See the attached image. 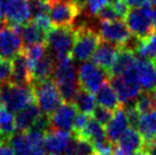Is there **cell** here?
<instances>
[{
	"instance_id": "cell-23",
	"label": "cell",
	"mask_w": 156,
	"mask_h": 155,
	"mask_svg": "<svg viewBox=\"0 0 156 155\" xmlns=\"http://www.w3.org/2000/svg\"><path fill=\"white\" fill-rule=\"evenodd\" d=\"M96 102L97 105H100L103 107H106L111 111H116L117 108L122 106L120 98L117 96L116 91L114 90L112 85L108 82H106L105 85L100 87L98 90L96 91Z\"/></svg>"
},
{
	"instance_id": "cell-27",
	"label": "cell",
	"mask_w": 156,
	"mask_h": 155,
	"mask_svg": "<svg viewBox=\"0 0 156 155\" xmlns=\"http://www.w3.org/2000/svg\"><path fill=\"white\" fill-rule=\"evenodd\" d=\"M75 137V136H74ZM78 137H82L88 139L91 144L94 145L96 142H103L105 139H108L106 137V132H105V128L103 124H100L98 121H96L94 117H90V120L88 122V124L86 125V128L83 130L81 135Z\"/></svg>"
},
{
	"instance_id": "cell-6",
	"label": "cell",
	"mask_w": 156,
	"mask_h": 155,
	"mask_svg": "<svg viewBox=\"0 0 156 155\" xmlns=\"http://www.w3.org/2000/svg\"><path fill=\"white\" fill-rule=\"evenodd\" d=\"M109 83L116 91L122 106L134 104L141 94V87L137 79L136 66L120 77H111Z\"/></svg>"
},
{
	"instance_id": "cell-36",
	"label": "cell",
	"mask_w": 156,
	"mask_h": 155,
	"mask_svg": "<svg viewBox=\"0 0 156 155\" xmlns=\"http://www.w3.org/2000/svg\"><path fill=\"white\" fill-rule=\"evenodd\" d=\"M113 114H114L113 111H111V110L106 107H103L100 105H97L95 110H94V112H92V117L96 121H98L100 124L106 125L108 123V121L112 119Z\"/></svg>"
},
{
	"instance_id": "cell-2",
	"label": "cell",
	"mask_w": 156,
	"mask_h": 155,
	"mask_svg": "<svg viewBox=\"0 0 156 155\" xmlns=\"http://www.w3.org/2000/svg\"><path fill=\"white\" fill-rule=\"evenodd\" d=\"M31 87H32L34 100L37 102L42 114H46L48 116L51 115L64 103L56 83L52 79L32 82Z\"/></svg>"
},
{
	"instance_id": "cell-1",
	"label": "cell",
	"mask_w": 156,
	"mask_h": 155,
	"mask_svg": "<svg viewBox=\"0 0 156 155\" xmlns=\"http://www.w3.org/2000/svg\"><path fill=\"white\" fill-rule=\"evenodd\" d=\"M52 80L56 83L62 98L66 103H72L80 89L78 81V67L72 57L56 60Z\"/></svg>"
},
{
	"instance_id": "cell-15",
	"label": "cell",
	"mask_w": 156,
	"mask_h": 155,
	"mask_svg": "<svg viewBox=\"0 0 156 155\" xmlns=\"http://www.w3.org/2000/svg\"><path fill=\"white\" fill-rule=\"evenodd\" d=\"M72 142V134L49 130L44 136V146L48 155H66Z\"/></svg>"
},
{
	"instance_id": "cell-24",
	"label": "cell",
	"mask_w": 156,
	"mask_h": 155,
	"mask_svg": "<svg viewBox=\"0 0 156 155\" xmlns=\"http://www.w3.org/2000/svg\"><path fill=\"white\" fill-rule=\"evenodd\" d=\"M55 64H56L55 58L47 50L44 56L39 60V63L32 70V82L51 79L54 70H55Z\"/></svg>"
},
{
	"instance_id": "cell-9",
	"label": "cell",
	"mask_w": 156,
	"mask_h": 155,
	"mask_svg": "<svg viewBox=\"0 0 156 155\" xmlns=\"http://www.w3.org/2000/svg\"><path fill=\"white\" fill-rule=\"evenodd\" d=\"M98 33L105 42L113 43L119 47H128L132 40V34L123 20L99 21Z\"/></svg>"
},
{
	"instance_id": "cell-39",
	"label": "cell",
	"mask_w": 156,
	"mask_h": 155,
	"mask_svg": "<svg viewBox=\"0 0 156 155\" xmlns=\"http://www.w3.org/2000/svg\"><path fill=\"white\" fill-rule=\"evenodd\" d=\"M97 17H98L99 21H115V20H120V18L117 17L112 4L105 6L104 8L97 14Z\"/></svg>"
},
{
	"instance_id": "cell-31",
	"label": "cell",
	"mask_w": 156,
	"mask_h": 155,
	"mask_svg": "<svg viewBox=\"0 0 156 155\" xmlns=\"http://www.w3.org/2000/svg\"><path fill=\"white\" fill-rule=\"evenodd\" d=\"M46 52H47V48H46L44 43H37V45H33V46L24 47L23 54L25 56L27 64L30 66L31 73H32L33 67L39 63V60L44 56Z\"/></svg>"
},
{
	"instance_id": "cell-38",
	"label": "cell",
	"mask_w": 156,
	"mask_h": 155,
	"mask_svg": "<svg viewBox=\"0 0 156 155\" xmlns=\"http://www.w3.org/2000/svg\"><path fill=\"white\" fill-rule=\"evenodd\" d=\"M90 120V116L89 114H84V113H80L79 112L76 114V117L74 120V124H73V130H72V136H75L78 137L81 135L86 125L88 124V122Z\"/></svg>"
},
{
	"instance_id": "cell-4",
	"label": "cell",
	"mask_w": 156,
	"mask_h": 155,
	"mask_svg": "<svg viewBox=\"0 0 156 155\" xmlns=\"http://www.w3.org/2000/svg\"><path fill=\"white\" fill-rule=\"evenodd\" d=\"M124 20L132 37L139 41H143L154 33L153 8L149 5L139 8H130Z\"/></svg>"
},
{
	"instance_id": "cell-47",
	"label": "cell",
	"mask_w": 156,
	"mask_h": 155,
	"mask_svg": "<svg viewBox=\"0 0 156 155\" xmlns=\"http://www.w3.org/2000/svg\"><path fill=\"white\" fill-rule=\"evenodd\" d=\"M132 155H147V153L144 151H140V152H137V153H134V154H132Z\"/></svg>"
},
{
	"instance_id": "cell-35",
	"label": "cell",
	"mask_w": 156,
	"mask_h": 155,
	"mask_svg": "<svg viewBox=\"0 0 156 155\" xmlns=\"http://www.w3.org/2000/svg\"><path fill=\"white\" fill-rule=\"evenodd\" d=\"M32 20L39 16L49 15V1L46 0H29ZM31 20V21H32Z\"/></svg>"
},
{
	"instance_id": "cell-8",
	"label": "cell",
	"mask_w": 156,
	"mask_h": 155,
	"mask_svg": "<svg viewBox=\"0 0 156 155\" xmlns=\"http://www.w3.org/2000/svg\"><path fill=\"white\" fill-rule=\"evenodd\" d=\"M109 73L92 62H83L78 67V81L81 89L95 94L100 87L109 81Z\"/></svg>"
},
{
	"instance_id": "cell-11",
	"label": "cell",
	"mask_w": 156,
	"mask_h": 155,
	"mask_svg": "<svg viewBox=\"0 0 156 155\" xmlns=\"http://www.w3.org/2000/svg\"><path fill=\"white\" fill-rule=\"evenodd\" d=\"M23 49L22 37L14 26L7 25L0 31V59L13 60Z\"/></svg>"
},
{
	"instance_id": "cell-46",
	"label": "cell",
	"mask_w": 156,
	"mask_h": 155,
	"mask_svg": "<svg viewBox=\"0 0 156 155\" xmlns=\"http://www.w3.org/2000/svg\"><path fill=\"white\" fill-rule=\"evenodd\" d=\"M112 155H128L126 153H124V152H122L120 148H114V152H113V154Z\"/></svg>"
},
{
	"instance_id": "cell-48",
	"label": "cell",
	"mask_w": 156,
	"mask_h": 155,
	"mask_svg": "<svg viewBox=\"0 0 156 155\" xmlns=\"http://www.w3.org/2000/svg\"><path fill=\"white\" fill-rule=\"evenodd\" d=\"M5 139H7V138L5 137L4 135H2V132H1V131H0V142H2V140H5Z\"/></svg>"
},
{
	"instance_id": "cell-51",
	"label": "cell",
	"mask_w": 156,
	"mask_h": 155,
	"mask_svg": "<svg viewBox=\"0 0 156 155\" xmlns=\"http://www.w3.org/2000/svg\"><path fill=\"white\" fill-rule=\"evenodd\" d=\"M153 63H154V65H155V69H156V57L153 59Z\"/></svg>"
},
{
	"instance_id": "cell-19",
	"label": "cell",
	"mask_w": 156,
	"mask_h": 155,
	"mask_svg": "<svg viewBox=\"0 0 156 155\" xmlns=\"http://www.w3.org/2000/svg\"><path fill=\"white\" fill-rule=\"evenodd\" d=\"M12 65H13V72H12L10 83L17 86H31L32 73L23 52L12 60Z\"/></svg>"
},
{
	"instance_id": "cell-18",
	"label": "cell",
	"mask_w": 156,
	"mask_h": 155,
	"mask_svg": "<svg viewBox=\"0 0 156 155\" xmlns=\"http://www.w3.org/2000/svg\"><path fill=\"white\" fill-rule=\"evenodd\" d=\"M41 114L39 106L35 100H32L25 105L22 110H20L17 113H15V127L16 131H27L32 128L35 121Z\"/></svg>"
},
{
	"instance_id": "cell-32",
	"label": "cell",
	"mask_w": 156,
	"mask_h": 155,
	"mask_svg": "<svg viewBox=\"0 0 156 155\" xmlns=\"http://www.w3.org/2000/svg\"><path fill=\"white\" fill-rule=\"evenodd\" d=\"M137 56L154 59L156 57V33H153L151 37L143 41H138V46L136 48Z\"/></svg>"
},
{
	"instance_id": "cell-26",
	"label": "cell",
	"mask_w": 156,
	"mask_h": 155,
	"mask_svg": "<svg viewBox=\"0 0 156 155\" xmlns=\"http://www.w3.org/2000/svg\"><path fill=\"white\" fill-rule=\"evenodd\" d=\"M72 104L79 112L84 113V114H92L95 107L97 106L95 95L84 89H81V88L78 90Z\"/></svg>"
},
{
	"instance_id": "cell-53",
	"label": "cell",
	"mask_w": 156,
	"mask_h": 155,
	"mask_svg": "<svg viewBox=\"0 0 156 155\" xmlns=\"http://www.w3.org/2000/svg\"><path fill=\"white\" fill-rule=\"evenodd\" d=\"M96 155H99V154H96Z\"/></svg>"
},
{
	"instance_id": "cell-29",
	"label": "cell",
	"mask_w": 156,
	"mask_h": 155,
	"mask_svg": "<svg viewBox=\"0 0 156 155\" xmlns=\"http://www.w3.org/2000/svg\"><path fill=\"white\" fill-rule=\"evenodd\" d=\"M66 155H96V151L88 139L72 136V142Z\"/></svg>"
},
{
	"instance_id": "cell-50",
	"label": "cell",
	"mask_w": 156,
	"mask_h": 155,
	"mask_svg": "<svg viewBox=\"0 0 156 155\" xmlns=\"http://www.w3.org/2000/svg\"><path fill=\"white\" fill-rule=\"evenodd\" d=\"M59 1H69V2H74L75 0H59Z\"/></svg>"
},
{
	"instance_id": "cell-16",
	"label": "cell",
	"mask_w": 156,
	"mask_h": 155,
	"mask_svg": "<svg viewBox=\"0 0 156 155\" xmlns=\"http://www.w3.org/2000/svg\"><path fill=\"white\" fill-rule=\"evenodd\" d=\"M120 52V47L115 46L109 42H100L97 47L94 55L91 57V62L99 66L100 69L105 70L111 75V71L113 69V65L115 63L117 54Z\"/></svg>"
},
{
	"instance_id": "cell-22",
	"label": "cell",
	"mask_w": 156,
	"mask_h": 155,
	"mask_svg": "<svg viewBox=\"0 0 156 155\" xmlns=\"http://www.w3.org/2000/svg\"><path fill=\"white\" fill-rule=\"evenodd\" d=\"M14 27L18 31V33L22 37L24 47L33 46V45H37V43L46 42L47 32H44L42 29H40L39 26L37 25V24H34L32 21L29 22L27 24H24V25H16V26H14Z\"/></svg>"
},
{
	"instance_id": "cell-30",
	"label": "cell",
	"mask_w": 156,
	"mask_h": 155,
	"mask_svg": "<svg viewBox=\"0 0 156 155\" xmlns=\"http://www.w3.org/2000/svg\"><path fill=\"white\" fill-rule=\"evenodd\" d=\"M0 131L6 138L12 136L16 131L14 113L7 110L1 103H0Z\"/></svg>"
},
{
	"instance_id": "cell-10",
	"label": "cell",
	"mask_w": 156,
	"mask_h": 155,
	"mask_svg": "<svg viewBox=\"0 0 156 155\" xmlns=\"http://www.w3.org/2000/svg\"><path fill=\"white\" fill-rule=\"evenodd\" d=\"M80 13L74 2L49 0V18L54 27H72Z\"/></svg>"
},
{
	"instance_id": "cell-33",
	"label": "cell",
	"mask_w": 156,
	"mask_h": 155,
	"mask_svg": "<svg viewBox=\"0 0 156 155\" xmlns=\"http://www.w3.org/2000/svg\"><path fill=\"white\" fill-rule=\"evenodd\" d=\"M134 106L140 114L152 111L153 108L156 107V94L141 91V94L139 95V97L134 103Z\"/></svg>"
},
{
	"instance_id": "cell-34",
	"label": "cell",
	"mask_w": 156,
	"mask_h": 155,
	"mask_svg": "<svg viewBox=\"0 0 156 155\" xmlns=\"http://www.w3.org/2000/svg\"><path fill=\"white\" fill-rule=\"evenodd\" d=\"M111 0H83L82 12L88 17H95L105 6H107Z\"/></svg>"
},
{
	"instance_id": "cell-44",
	"label": "cell",
	"mask_w": 156,
	"mask_h": 155,
	"mask_svg": "<svg viewBox=\"0 0 156 155\" xmlns=\"http://www.w3.org/2000/svg\"><path fill=\"white\" fill-rule=\"evenodd\" d=\"M153 27H154V31L156 32V7L153 8Z\"/></svg>"
},
{
	"instance_id": "cell-37",
	"label": "cell",
	"mask_w": 156,
	"mask_h": 155,
	"mask_svg": "<svg viewBox=\"0 0 156 155\" xmlns=\"http://www.w3.org/2000/svg\"><path fill=\"white\" fill-rule=\"evenodd\" d=\"M13 72L12 60L0 59V86L10 82Z\"/></svg>"
},
{
	"instance_id": "cell-42",
	"label": "cell",
	"mask_w": 156,
	"mask_h": 155,
	"mask_svg": "<svg viewBox=\"0 0 156 155\" xmlns=\"http://www.w3.org/2000/svg\"><path fill=\"white\" fill-rule=\"evenodd\" d=\"M144 151L147 153V155H156V138L151 142H145Z\"/></svg>"
},
{
	"instance_id": "cell-45",
	"label": "cell",
	"mask_w": 156,
	"mask_h": 155,
	"mask_svg": "<svg viewBox=\"0 0 156 155\" xmlns=\"http://www.w3.org/2000/svg\"><path fill=\"white\" fill-rule=\"evenodd\" d=\"M6 26H7V21L4 17H0V31L2 30L4 27H6Z\"/></svg>"
},
{
	"instance_id": "cell-41",
	"label": "cell",
	"mask_w": 156,
	"mask_h": 155,
	"mask_svg": "<svg viewBox=\"0 0 156 155\" xmlns=\"http://www.w3.org/2000/svg\"><path fill=\"white\" fill-rule=\"evenodd\" d=\"M0 155H15L13 148L10 147L7 139L0 142Z\"/></svg>"
},
{
	"instance_id": "cell-3",
	"label": "cell",
	"mask_w": 156,
	"mask_h": 155,
	"mask_svg": "<svg viewBox=\"0 0 156 155\" xmlns=\"http://www.w3.org/2000/svg\"><path fill=\"white\" fill-rule=\"evenodd\" d=\"M75 41V30L73 27H52L47 33L46 48L55 60L71 56Z\"/></svg>"
},
{
	"instance_id": "cell-17",
	"label": "cell",
	"mask_w": 156,
	"mask_h": 155,
	"mask_svg": "<svg viewBox=\"0 0 156 155\" xmlns=\"http://www.w3.org/2000/svg\"><path fill=\"white\" fill-rule=\"evenodd\" d=\"M129 120L126 116V110L121 106L117 108L116 111H114L112 119L108 121V123L105 125V132H106V137L108 138V140L113 144H117L119 139L121 136L129 128Z\"/></svg>"
},
{
	"instance_id": "cell-28",
	"label": "cell",
	"mask_w": 156,
	"mask_h": 155,
	"mask_svg": "<svg viewBox=\"0 0 156 155\" xmlns=\"http://www.w3.org/2000/svg\"><path fill=\"white\" fill-rule=\"evenodd\" d=\"M15 155H30L31 145L27 135L24 131H15L7 138Z\"/></svg>"
},
{
	"instance_id": "cell-12",
	"label": "cell",
	"mask_w": 156,
	"mask_h": 155,
	"mask_svg": "<svg viewBox=\"0 0 156 155\" xmlns=\"http://www.w3.org/2000/svg\"><path fill=\"white\" fill-rule=\"evenodd\" d=\"M76 114H78V110L75 108L73 104L64 102L51 115H49L50 130L72 134Z\"/></svg>"
},
{
	"instance_id": "cell-14",
	"label": "cell",
	"mask_w": 156,
	"mask_h": 155,
	"mask_svg": "<svg viewBox=\"0 0 156 155\" xmlns=\"http://www.w3.org/2000/svg\"><path fill=\"white\" fill-rule=\"evenodd\" d=\"M136 73L141 90L156 94V69L153 59L137 56Z\"/></svg>"
},
{
	"instance_id": "cell-40",
	"label": "cell",
	"mask_w": 156,
	"mask_h": 155,
	"mask_svg": "<svg viewBox=\"0 0 156 155\" xmlns=\"http://www.w3.org/2000/svg\"><path fill=\"white\" fill-rule=\"evenodd\" d=\"M112 6L114 10H115V13H116L117 17L120 18V20H123V18H126V16L128 15L129 13V6L126 5V2L124 0H113L112 2Z\"/></svg>"
},
{
	"instance_id": "cell-25",
	"label": "cell",
	"mask_w": 156,
	"mask_h": 155,
	"mask_svg": "<svg viewBox=\"0 0 156 155\" xmlns=\"http://www.w3.org/2000/svg\"><path fill=\"white\" fill-rule=\"evenodd\" d=\"M139 134L143 136L145 142H151L156 138V107L147 113L140 115L138 122Z\"/></svg>"
},
{
	"instance_id": "cell-7",
	"label": "cell",
	"mask_w": 156,
	"mask_h": 155,
	"mask_svg": "<svg viewBox=\"0 0 156 155\" xmlns=\"http://www.w3.org/2000/svg\"><path fill=\"white\" fill-rule=\"evenodd\" d=\"M34 100L31 86L6 83L0 86V103L12 113H17L25 105Z\"/></svg>"
},
{
	"instance_id": "cell-5",
	"label": "cell",
	"mask_w": 156,
	"mask_h": 155,
	"mask_svg": "<svg viewBox=\"0 0 156 155\" xmlns=\"http://www.w3.org/2000/svg\"><path fill=\"white\" fill-rule=\"evenodd\" d=\"M101 42L99 33L90 26H83L75 30V41L71 57L75 62H87L92 57L95 50Z\"/></svg>"
},
{
	"instance_id": "cell-43",
	"label": "cell",
	"mask_w": 156,
	"mask_h": 155,
	"mask_svg": "<svg viewBox=\"0 0 156 155\" xmlns=\"http://www.w3.org/2000/svg\"><path fill=\"white\" fill-rule=\"evenodd\" d=\"M124 1L131 8H139L148 5V0H124Z\"/></svg>"
},
{
	"instance_id": "cell-13",
	"label": "cell",
	"mask_w": 156,
	"mask_h": 155,
	"mask_svg": "<svg viewBox=\"0 0 156 155\" xmlns=\"http://www.w3.org/2000/svg\"><path fill=\"white\" fill-rule=\"evenodd\" d=\"M4 18L13 26L24 25L31 22L32 16L29 0H6Z\"/></svg>"
},
{
	"instance_id": "cell-21",
	"label": "cell",
	"mask_w": 156,
	"mask_h": 155,
	"mask_svg": "<svg viewBox=\"0 0 156 155\" xmlns=\"http://www.w3.org/2000/svg\"><path fill=\"white\" fill-rule=\"evenodd\" d=\"M137 62V54L133 49L129 47H120V52L117 54L115 63L111 71V77H120L133 69ZM109 77V78H111Z\"/></svg>"
},
{
	"instance_id": "cell-20",
	"label": "cell",
	"mask_w": 156,
	"mask_h": 155,
	"mask_svg": "<svg viewBox=\"0 0 156 155\" xmlns=\"http://www.w3.org/2000/svg\"><path fill=\"white\" fill-rule=\"evenodd\" d=\"M145 147V139L134 128H128L117 142V148L128 155H132L140 152Z\"/></svg>"
},
{
	"instance_id": "cell-52",
	"label": "cell",
	"mask_w": 156,
	"mask_h": 155,
	"mask_svg": "<svg viewBox=\"0 0 156 155\" xmlns=\"http://www.w3.org/2000/svg\"><path fill=\"white\" fill-rule=\"evenodd\" d=\"M46 1H49V0H46Z\"/></svg>"
},
{
	"instance_id": "cell-49",
	"label": "cell",
	"mask_w": 156,
	"mask_h": 155,
	"mask_svg": "<svg viewBox=\"0 0 156 155\" xmlns=\"http://www.w3.org/2000/svg\"><path fill=\"white\" fill-rule=\"evenodd\" d=\"M148 4H151L156 7V0H148Z\"/></svg>"
}]
</instances>
